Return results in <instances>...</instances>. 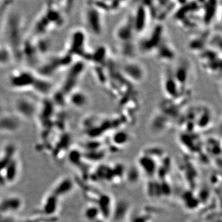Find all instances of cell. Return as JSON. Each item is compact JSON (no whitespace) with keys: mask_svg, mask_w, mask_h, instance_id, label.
I'll use <instances>...</instances> for the list:
<instances>
[{"mask_svg":"<svg viewBox=\"0 0 222 222\" xmlns=\"http://www.w3.org/2000/svg\"><path fill=\"white\" fill-rule=\"evenodd\" d=\"M157 56L159 59L162 61H169L172 60L175 56V51L172 46L169 43H161L157 47Z\"/></svg>","mask_w":222,"mask_h":222,"instance_id":"cell-5","label":"cell"},{"mask_svg":"<svg viewBox=\"0 0 222 222\" xmlns=\"http://www.w3.org/2000/svg\"><path fill=\"white\" fill-rule=\"evenodd\" d=\"M148 17L149 12L146 7V4L138 6L135 12L132 14L135 32L142 33L145 30L148 22Z\"/></svg>","mask_w":222,"mask_h":222,"instance_id":"cell-1","label":"cell"},{"mask_svg":"<svg viewBox=\"0 0 222 222\" xmlns=\"http://www.w3.org/2000/svg\"><path fill=\"white\" fill-rule=\"evenodd\" d=\"M164 33V29L161 25H159L154 28V31L151 32L150 35L148 36L145 40H143L141 43V48L143 51L148 52L151 51L152 48L158 47V46L162 43L161 41L156 40L154 39H161L162 34Z\"/></svg>","mask_w":222,"mask_h":222,"instance_id":"cell-3","label":"cell"},{"mask_svg":"<svg viewBox=\"0 0 222 222\" xmlns=\"http://www.w3.org/2000/svg\"><path fill=\"white\" fill-rule=\"evenodd\" d=\"M134 31L133 17L132 14H131L118 27L115 31V36L119 39L118 40L126 42L131 40Z\"/></svg>","mask_w":222,"mask_h":222,"instance_id":"cell-2","label":"cell"},{"mask_svg":"<svg viewBox=\"0 0 222 222\" xmlns=\"http://www.w3.org/2000/svg\"><path fill=\"white\" fill-rule=\"evenodd\" d=\"M124 73L129 79L135 82H140L144 77V70L139 64L132 62L126 64L124 67Z\"/></svg>","mask_w":222,"mask_h":222,"instance_id":"cell-4","label":"cell"}]
</instances>
